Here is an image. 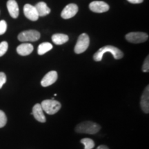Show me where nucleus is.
Returning <instances> with one entry per match:
<instances>
[{
  "label": "nucleus",
  "instance_id": "nucleus-1",
  "mask_svg": "<svg viewBox=\"0 0 149 149\" xmlns=\"http://www.w3.org/2000/svg\"><path fill=\"white\" fill-rule=\"evenodd\" d=\"M107 53H111L115 59H120L122 58L124 56L122 52L117 47H115L113 46H105L100 48L99 51L94 54L93 59L96 61H102L104 55Z\"/></svg>",
  "mask_w": 149,
  "mask_h": 149
},
{
  "label": "nucleus",
  "instance_id": "nucleus-2",
  "mask_svg": "<svg viewBox=\"0 0 149 149\" xmlns=\"http://www.w3.org/2000/svg\"><path fill=\"white\" fill-rule=\"evenodd\" d=\"M101 126L95 122L91 121H86L77 125L75 127V131L78 133H86L94 135L100 131Z\"/></svg>",
  "mask_w": 149,
  "mask_h": 149
},
{
  "label": "nucleus",
  "instance_id": "nucleus-3",
  "mask_svg": "<svg viewBox=\"0 0 149 149\" xmlns=\"http://www.w3.org/2000/svg\"><path fill=\"white\" fill-rule=\"evenodd\" d=\"M43 111L48 115H54L61 109V104L55 100H44L41 104Z\"/></svg>",
  "mask_w": 149,
  "mask_h": 149
},
{
  "label": "nucleus",
  "instance_id": "nucleus-4",
  "mask_svg": "<svg viewBox=\"0 0 149 149\" xmlns=\"http://www.w3.org/2000/svg\"><path fill=\"white\" fill-rule=\"evenodd\" d=\"M89 44H90V39H89L88 35L86 33L80 35L78 37L77 44L74 46V53L77 54L84 53L88 48Z\"/></svg>",
  "mask_w": 149,
  "mask_h": 149
},
{
  "label": "nucleus",
  "instance_id": "nucleus-5",
  "mask_svg": "<svg viewBox=\"0 0 149 149\" xmlns=\"http://www.w3.org/2000/svg\"><path fill=\"white\" fill-rule=\"evenodd\" d=\"M40 38V33L35 30H29L20 33L18 35L19 41L22 42H36Z\"/></svg>",
  "mask_w": 149,
  "mask_h": 149
},
{
  "label": "nucleus",
  "instance_id": "nucleus-6",
  "mask_svg": "<svg viewBox=\"0 0 149 149\" xmlns=\"http://www.w3.org/2000/svg\"><path fill=\"white\" fill-rule=\"evenodd\" d=\"M148 35L143 32H131L126 35L127 41L133 44H139L146 42L148 40Z\"/></svg>",
  "mask_w": 149,
  "mask_h": 149
},
{
  "label": "nucleus",
  "instance_id": "nucleus-7",
  "mask_svg": "<svg viewBox=\"0 0 149 149\" xmlns=\"http://www.w3.org/2000/svg\"><path fill=\"white\" fill-rule=\"evenodd\" d=\"M89 8L93 12L102 13L107 12L109 10V6L104 1H94L89 4Z\"/></svg>",
  "mask_w": 149,
  "mask_h": 149
},
{
  "label": "nucleus",
  "instance_id": "nucleus-8",
  "mask_svg": "<svg viewBox=\"0 0 149 149\" xmlns=\"http://www.w3.org/2000/svg\"><path fill=\"white\" fill-rule=\"evenodd\" d=\"M78 12V6L74 3H70L68 4L65 8L63 9L61 13V17L68 19L72 18L77 14Z\"/></svg>",
  "mask_w": 149,
  "mask_h": 149
},
{
  "label": "nucleus",
  "instance_id": "nucleus-9",
  "mask_svg": "<svg viewBox=\"0 0 149 149\" xmlns=\"http://www.w3.org/2000/svg\"><path fill=\"white\" fill-rule=\"evenodd\" d=\"M24 13L25 16L31 21H37L39 18V15L37 13L35 7L29 3L24 6Z\"/></svg>",
  "mask_w": 149,
  "mask_h": 149
},
{
  "label": "nucleus",
  "instance_id": "nucleus-10",
  "mask_svg": "<svg viewBox=\"0 0 149 149\" xmlns=\"http://www.w3.org/2000/svg\"><path fill=\"white\" fill-rule=\"evenodd\" d=\"M57 77H58L57 72L55 70L48 72L41 81V85L44 87L49 86L53 84L57 81Z\"/></svg>",
  "mask_w": 149,
  "mask_h": 149
},
{
  "label": "nucleus",
  "instance_id": "nucleus-11",
  "mask_svg": "<svg viewBox=\"0 0 149 149\" xmlns=\"http://www.w3.org/2000/svg\"><path fill=\"white\" fill-rule=\"evenodd\" d=\"M140 105L142 111L145 113H149V86H147L145 88L144 92H143L142 95L141 97Z\"/></svg>",
  "mask_w": 149,
  "mask_h": 149
},
{
  "label": "nucleus",
  "instance_id": "nucleus-12",
  "mask_svg": "<svg viewBox=\"0 0 149 149\" xmlns=\"http://www.w3.org/2000/svg\"><path fill=\"white\" fill-rule=\"evenodd\" d=\"M32 115H33L35 119L38 122L44 123L46 122V117L44 114V111H43L42 106L40 104H36L33 108Z\"/></svg>",
  "mask_w": 149,
  "mask_h": 149
},
{
  "label": "nucleus",
  "instance_id": "nucleus-13",
  "mask_svg": "<svg viewBox=\"0 0 149 149\" xmlns=\"http://www.w3.org/2000/svg\"><path fill=\"white\" fill-rule=\"evenodd\" d=\"M6 6L10 15L14 19L17 18L19 10L18 4L15 0H8L7 1Z\"/></svg>",
  "mask_w": 149,
  "mask_h": 149
},
{
  "label": "nucleus",
  "instance_id": "nucleus-14",
  "mask_svg": "<svg viewBox=\"0 0 149 149\" xmlns=\"http://www.w3.org/2000/svg\"><path fill=\"white\" fill-rule=\"evenodd\" d=\"M33 51V46L29 43H24L20 44L17 48V52L19 55L22 56L29 55L32 53Z\"/></svg>",
  "mask_w": 149,
  "mask_h": 149
},
{
  "label": "nucleus",
  "instance_id": "nucleus-15",
  "mask_svg": "<svg viewBox=\"0 0 149 149\" xmlns=\"http://www.w3.org/2000/svg\"><path fill=\"white\" fill-rule=\"evenodd\" d=\"M35 7L37 11L39 17L46 16L51 13V9L48 8L47 4L42 1L37 3Z\"/></svg>",
  "mask_w": 149,
  "mask_h": 149
},
{
  "label": "nucleus",
  "instance_id": "nucleus-16",
  "mask_svg": "<svg viewBox=\"0 0 149 149\" xmlns=\"http://www.w3.org/2000/svg\"><path fill=\"white\" fill-rule=\"evenodd\" d=\"M68 36L67 35L61 34V33H57L52 36V41L56 45H61L68 41Z\"/></svg>",
  "mask_w": 149,
  "mask_h": 149
},
{
  "label": "nucleus",
  "instance_id": "nucleus-17",
  "mask_svg": "<svg viewBox=\"0 0 149 149\" xmlns=\"http://www.w3.org/2000/svg\"><path fill=\"white\" fill-rule=\"evenodd\" d=\"M51 49H53V45L49 42H44L40 44L37 49V53L40 55H42L50 51Z\"/></svg>",
  "mask_w": 149,
  "mask_h": 149
},
{
  "label": "nucleus",
  "instance_id": "nucleus-18",
  "mask_svg": "<svg viewBox=\"0 0 149 149\" xmlns=\"http://www.w3.org/2000/svg\"><path fill=\"white\" fill-rule=\"evenodd\" d=\"M81 143L84 146V149H93L95 146V142L90 138H84L81 140Z\"/></svg>",
  "mask_w": 149,
  "mask_h": 149
},
{
  "label": "nucleus",
  "instance_id": "nucleus-19",
  "mask_svg": "<svg viewBox=\"0 0 149 149\" xmlns=\"http://www.w3.org/2000/svg\"><path fill=\"white\" fill-rule=\"evenodd\" d=\"M7 123V117L5 113L0 110V128H3Z\"/></svg>",
  "mask_w": 149,
  "mask_h": 149
},
{
  "label": "nucleus",
  "instance_id": "nucleus-20",
  "mask_svg": "<svg viewBox=\"0 0 149 149\" xmlns=\"http://www.w3.org/2000/svg\"><path fill=\"white\" fill-rule=\"evenodd\" d=\"M8 44L6 42H2L0 43V57L3 56L8 51Z\"/></svg>",
  "mask_w": 149,
  "mask_h": 149
},
{
  "label": "nucleus",
  "instance_id": "nucleus-21",
  "mask_svg": "<svg viewBox=\"0 0 149 149\" xmlns=\"http://www.w3.org/2000/svg\"><path fill=\"white\" fill-rule=\"evenodd\" d=\"M7 30V24L4 20L0 21V35L4 34Z\"/></svg>",
  "mask_w": 149,
  "mask_h": 149
},
{
  "label": "nucleus",
  "instance_id": "nucleus-22",
  "mask_svg": "<svg viewBox=\"0 0 149 149\" xmlns=\"http://www.w3.org/2000/svg\"><path fill=\"white\" fill-rule=\"evenodd\" d=\"M142 70L144 72H148L149 70V57L147 56L142 66Z\"/></svg>",
  "mask_w": 149,
  "mask_h": 149
},
{
  "label": "nucleus",
  "instance_id": "nucleus-23",
  "mask_svg": "<svg viewBox=\"0 0 149 149\" xmlns=\"http://www.w3.org/2000/svg\"><path fill=\"white\" fill-rule=\"evenodd\" d=\"M6 82V75L4 72H0V89L2 88Z\"/></svg>",
  "mask_w": 149,
  "mask_h": 149
},
{
  "label": "nucleus",
  "instance_id": "nucleus-24",
  "mask_svg": "<svg viewBox=\"0 0 149 149\" xmlns=\"http://www.w3.org/2000/svg\"><path fill=\"white\" fill-rule=\"evenodd\" d=\"M127 1L131 3H140L144 0H127Z\"/></svg>",
  "mask_w": 149,
  "mask_h": 149
},
{
  "label": "nucleus",
  "instance_id": "nucleus-25",
  "mask_svg": "<svg viewBox=\"0 0 149 149\" xmlns=\"http://www.w3.org/2000/svg\"><path fill=\"white\" fill-rule=\"evenodd\" d=\"M96 149H109V147L106 146V145H100Z\"/></svg>",
  "mask_w": 149,
  "mask_h": 149
}]
</instances>
